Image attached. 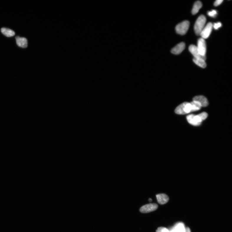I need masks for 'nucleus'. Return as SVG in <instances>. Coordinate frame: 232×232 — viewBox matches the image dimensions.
Returning <instances> with one entry per match:
<instances>
[{
  "instance_id": "1",
  "label": "nucleus",
  "mask_w": 232,
  "mask_h": 232,
  "mask_svg": "<svg viewBox=\"0 0 232 232\" xmlns=\"http://www.w3.org/2000/svg\"><path fill=\"white\" fill-rule=\"evenodd\" d=\"M208 116L207 113L203 112L199 115H195L191 114L186 117L188 123L192 125L198 126L201 124L202 121L207 119Z\"/></svg>"
},
{
  "instance_id": "13",
  "label": "nucleus",
  "mask_w": 232,
  "mask_h": 232,
  "mask_svg": "<svg viewBox=\"0 0 232 232\" xmlns=\"http://www.w3.org/2000/svg\"><path fill=\"white\" fill-rule=\"evenodd\" d=\"M156 197L158 203L162 205L167 203L169 200V197L165 194L157 195Z\"/></svg>"
},
{
  "instance_id": "16",
  "label": "nucleus",
  "mask_w": 232,
  "mask_h": 232,
  "mask_svg": "<svg viewBox=\"0 0 232 232\" xmlns=\"http://www.w3.org/2000/svg\"><path fill=\"white\" fill-rule=\"evenodd\" d=\"M193 61L197 65L203 68H205L207 66L205 60L200 58H196L194 57Z\"/></svg>"
},
{
  "instance_id": "5",
  "label": "nucleus",
  "mask_w": 232,
  "mask_h": 232,
  "mask_svg": "<svg viewBox=\"0 0 232 232\" xmlns=\"http://www.w3.org/2000/svg\"><path fill=\"white\" fill-rule=\"evenodd\" d=\"M197 49L200 54L202 56H206V46L205 41L202 38H200L197 43Z\"/></svg>"
},
{
  "instance_id": "21",
  "label": "nucleus",
  "mask_w": 232,
  "mask_h": 232,
  "mask_svg": "<svg viewBox=\"0 0 232 232\" xmlns=\"http://www.w3.org/2000/svg\"><path fill=\"white\" fill-rule=\"evenodd\" d=\"M186 232H190V230L189 228H186Z\"/></svg>"
},
{
  "instance_id": "19",
  "label": "nucleus",
  "mask_w": 232,
  "mask_h": 232,
  "mask_svg": "<svg viewBox=\"0 0 232 232\" xmlns=\"http://www.w3.org/2000/svg\"><path fill=\"white\" fill-rule=\"evenodd\" d=\"M221 26V24L220 22H218L217 23H215L214 24L213 27L215 29H218V28H220Z\"/></svg>"
},
{
  "instance_id": "14",
  "label": "nucleus",
  "mask_w": 232,
  "mask_h": 232,
  "mask_svg": "<svg viewBox=\"0 0 232 232\" xmlns=\"http://www.w3.org/2000/svg\"><path fill=\"white\" fill-rule=\"evenodd\" d=\"M1 33L4 35L8 37H12L15 35V33L14 31L9 29L3 27L1 29Z\"/></svg>"
},
{
  "instance_id": "12",
  "label": "nucleus",
  "mask_w": 232,
  "mask_h": 232,
  "mask_svg": "<svg viewBox=\"0 0 232 232\" xmlns=\"http://www.w3.org/2000/svg\"><path fill=\"white\" fill-rule=\"evenodd\" d=\"M15 39L17 45L19 47L23 48H26L27 47L28 42L26 38L17 36Z\"/></svg>"
},
{
  "instance_id": "8",
  "label": "nucleus",
  "mask_w": 232,
  "mask_h": 232,
  "mask_svg": "<svg viewBox=\"0 0 232 232\" xmlns=\"http://www.w3.org/2000/svg\"><path fill=\"white\" fill-rule=\"evenodd\" d=\"M189 50L190 52L192 54L195 58L202 59L204 60H206V56H202L200 54L198 49H197V46L194 45H191L190 46Z\"/></svg>"
},
{
  "instance_id": "17",
  "label": "nucleus",
  "mask_w": 232,
  "mask_h": 232,
  "mask_svg": "<svg viewBox=\"0 0 232 232\" xmlns=\"http://www.w3.org/2000/svg\"><path fill=\"white\" fill-rule=\"evenodd\" d=\"M156 232H170V231L167 228L164 227H160L158 228Z\"/></svg>"
},
{
  "instance_id": "7",
  "label": "nucleus",
  "mask_w": 232,
  "mask_h": 232,
  "mask_svg": "<svg viewBox=\"0 0 232 232\" xmlns=\"http://www.w3.org/2000/svg\"><path fill=\"white\" fill-rule=\"evenodd\" d=\"M158 208V206L157 204L150 203L142 206L140 210L141 213H147L153 212L157 210Z\"/></svg>"
},
{
  "instance_id": "2",
  "label": "nucleus",
  "mask_w": 232,
  "mask_h": 232,
  "mask_svg": "<svg viewBox=\"0 0 232 232\" xmlns=\"http://www.w3.org/2000/svg\"><path fill=\"white\" fill-rule=\"evenodd\" d=\"M193 105L191 102H184L176 107L175 113L179 115H185L190 112H194Z\"/></svg>"
},
{
  "instance_id": "10",
  "label": "nucleus",
  "mask_w": 232,
  "mask_h": 232,
  "mask_svg": "<svg viewBox=\"0 0 232 232\" xmlns=\"http://www.w3.org/2000/svg\"><path fill=\"white\" fill-rule=\"evenodd\" d=\"M193 101L198 102L202 107H205L208 105V100L205 96H196L193 99Z\"/></svg>"
},
{
  "instance_id": "15",
  "label": "nucleus",
  "mask_w": 232,
  "mask_h": 232,
  "mask_svg": "<svg viewBox=\"0 0 232 232\" xmlns=\"http://www.w3.org/2000/svg\"><path fill=\"white\" fill-rule=\"evenodd\" d=\"M203 5L200 1H197L193 5L192 13L193 15H195L199 12L200 9L202 8Z\"/></svg>"
},
{
  "instance_id": "3",
  "label": "nucleus",
  "mask_w": 232,
  "mask_h": 232,
  "mask_svg": "<svg viewBox=\"0 0 232 232\" xmlns=\"http://www.w3.org/2000/svg\"><path fill=\"white\" fill-rule=\"evenodd\" d=\"M206 19L203 15H200L197 19L194 26V30L197 36H200L201 33L205 27Z\"/></svg>"
},
{
  "instance_id": "22",
  "label": "nucleus",
  "mask_w": 232,
  "mask_h": 232,
  "mask_svg": "<svg viewBox=\"0 0 232 232\" xmlns=\"http://www.w3.org/2000/svg\"><path fill=\"white\" fill-rule=\"evenodd\" d=\"M152 200L151 198H150L149 199V201L150 202L152 201Z\"/></svg>"
},
{
  "instance_id": "9",
  "label": "nucleus",
  "mask_w": 232,
  "mask_h": 232,
  "mask_svg": "<svg viewBox=\"0 0 232 232\" xmlns=\"http://www.w3.org/2000/svg\"><path fill=\"white\" fill-rule=\"evenodd\" d=\"M186 229L184 223L179 222L176 223L169 230L170 232H186Z\"/></svg>"
},
{
  "instance_id": "6",
  "label": "nucleus",
  "mask_w": 232,
  "mask_h": 232,
  "mask_svg": "<svg viewBox=\"0 0 232 232\" xmlns=\"http://www.w3.org/2000/svg\"><path fill=\"white\" fill-rule=\"evenodd\" d=\"M213 26L212 23L209 22L205 27H204L200 34V36L202 37L203 39H207L209 37L212 32Z\"/></svg>"
},
{
  "instance_id": "11",
  "label": "nucleus",
  "mask_w": 232,
  "mask_h": 232,
  "mask_svg": "<svg viewBox=\"0 0 232 232\" xmlns=\"http://www.w3.org/2000/svg\"><path fill=\"white\" fill-rule=\"evenodd\" d=\"M185 45L184 42H181L173 48L171 51V53L175 55H179L185 49Z\"/></svg>"
},
{
  "instance_id": "4",
  "label": "nucleus",
  "mask_w": 232,
  "mask_h": 232,
  "mask_svg": "<svg viewBox=\"0 0 232 232\" xmlns=\"http://www.w3.org/2000/svg\"><path fill=\"white\" fill-rule=\"evenodd\" d=\"M189 26V22L188 21H185L176 26L175 27L176 32L180 35H184L187 32Z\"/></svg>"
},
{
  "instance_id": "20",
  "label": "nucleus",
  "mask_w": 232,
  "mask_h": 232,
  "mask_svg": "<svg viewBox=\"0 0 232 232\" xmlns=\"http://www.w3.org/2000/svg\"><path fill=\"white\" fill-rule=\"evenodd\" d=\"M223 1V0H217L214 3V5L215 6H218L220 5Z\"/></svg>"
},
{
  "instance_id": "18",
  "label": "nucleus",
  "mask_w": 232,
  "mask_h": 232,
  "mask_svg": "<svg viewBox=\"0 0 232 232\" xmlns=\"http://www.w3.org/2000/svg\"><path fill=\"white\" fill-rule=\"evenodd\" d=\"M208 14L211 17H214L217 14V12L215 10H213L212 11L209 12Z\"/></svg>"
}]
</instances>
